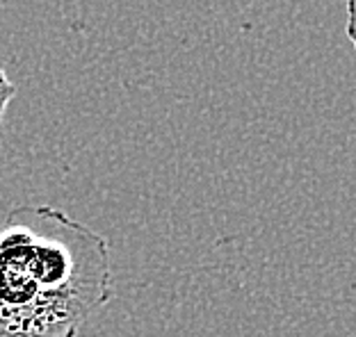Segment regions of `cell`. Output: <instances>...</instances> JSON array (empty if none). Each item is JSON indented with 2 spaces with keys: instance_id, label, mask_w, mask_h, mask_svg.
<instances>
[{
  "instance_id": "1",
  "label": "cell",
  "mask_w": 356,
  "mask_h": 337,
  "mask_svg": "<svg viewBox=\"0 0 356 337\" xmlns=\"http://www.w3.org/2000/svg\"><path fill=\"white\" fill-rule=\"evenodd\" d=\"M115 296L110 242L53 205H16L0 226V337H78Z\"/></svg>"
},
{
  "instance_id": "2",
  "label": "cell",
  "mask_w": 356,
  "mask_h": 337,
  "mask_svg": "<svg viewBox=\"0 0 356 337\" xmlns=\"http://www.w3.org/2000/svg\"><path fill=\"white\" fill-rule=\"evenodd\" d=\"M16 96V85L7 78L5 69L0 67V141L5 137V112Z\"/></svg>"
},
{
  "instance_id": "3",
  "label": "cell",
  "mask_w": 356,
  "mask_h": 337,
  "mask_svg": "<svg viewBox=\"0 0 356 337\" xmlns=\"http://www.w3.org/2000/svg\"><path fill=\"white\" fill-rule=\"evenodd\" d=\"M347 7V23H345V35L350 39V44L356 51V0H345Z\"/></svg>"
},
{
  "instance_id": "4",
  "label": "cell",
  "mask_w": 356,
  "mask_h": 337,
  "mask_svg": "<svg viewBox=\"0 0 356 337\" xmlns=\"http://www.w3.org/2000/svg\"><path fill=\"white\" fill-rule=\"evenodd\" d=\"M7 3H10V0H0V7H5Z\"/></svg>"
}]
</instances>
